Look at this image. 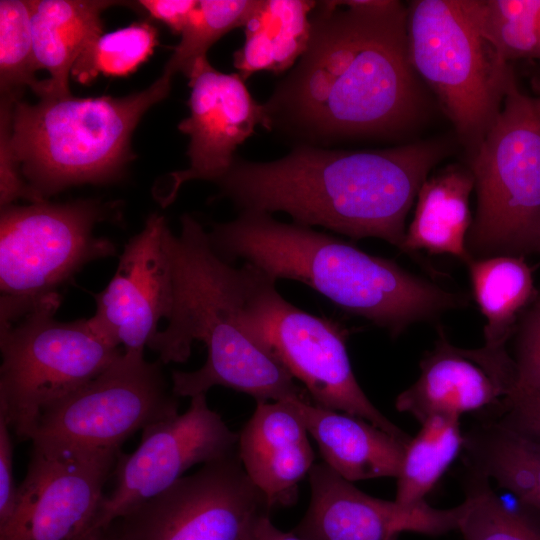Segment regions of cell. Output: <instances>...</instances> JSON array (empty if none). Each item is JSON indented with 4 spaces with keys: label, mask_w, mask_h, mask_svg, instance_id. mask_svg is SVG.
<instances>
[{
    "label": "cell",
    "mask_w": 540,
    "mask_h": 540,
    "mask_svg": "<svg viewBox=\"0 0 540 540\" xmlns=\"http://www.w3.org/2000/svg\"><path fill=\"white\" fill-rule=\"evenodd\" d=\"M317 2L308 47L264 103L273 126L311 140L394 137L421 120L425 95L409 59L407 6Z\"/></svg>",
    "instance_id": "1"
},
{
    "label": "cell",
    "mask_w": 540,
    "mask_h": 540,
    "mask_svg": "<svg viewBox=\"0 0 540 540\" xmlns=\"http://www.w3.org/2000/svg\"><path fill=\"white\" fill-rule=\"evenodd\" d=\"M448 150L441 140L361 151L301 145L275 161L236 158L215 183L240 212H285L303 226L379 238L401 250L407 214Z\"/></svg>",
    "instance_id": "2"
},
{
    "label": "cell",
    "mask_w": 540,
    "mask_h": 540,
    "mask_svg": "<svg viewBox=\"0 0 540 540\" xmlns=\"http://www.w3.org/2000/svg\"><path fill=\"white\" fill-rule=\"evenodd\" d=\"M216 254L238 259L275 279L301 282L336 306L398 337L432 322L468 298L412 274L393 260L368 254L335 236L272 214L242 211L208 232Z\"/></svg>",
    "instance_id": "3"
},
{
    "label": "cell",
    "mask_w": 540,
    "mask_h": 540,
    "mask_svg": "<svg viewBox=\"0 0 540 540\" xmlns=\"http://www.w3.org/2000/svg\"><path fill=\"white\" fill-rule=\"evenodd\" d=\"M164 246L173 272V305L166 328L148 347L163 364L185 362L195 341L207 349L201 368L172 371L174 395L192 398L223 386L256 401L307 398L306 389L238 328L235 316L241 294L240 268L216 254L202 225L184 214L179 235L166 228Z\"/></svg>",
    "instance_id": "4"
},
{
    "label": "cell",
    "mask_w": 540,
    "mask_h": 540,
    "mask_svg": "<svg viewBox=\"0 0 540 540\" xmlns=\"http://www.w3.org/2000/svg\"><path fill=\"white\" fill-rule=\"evenodd\" d=\"M161 75L125 97L40 98L1 105V156L42 197L83 183L115 180L131 159L130 140L144 113L168 95ZM19 169V168H18Z\"/></svg>",
    "instance_id": "5"
},
{
    "label": "cell",
    "mask_w": 540,
    "mask_h": 540,
    "mask_svg": "<svg viewBox=\"0 0 540 540\" xmlns=\"http://www.w3.org/2000/svg\"><path fill=\"white\" fill-rule=\"evenodd\" d=\"M407 10L412 68L471 157L501 110L511 67L485 38L472 0H415Z\"/></svg>",
    "instance_id": "6"
},
{
    "label": "cell",
    "mask_w": 540,
    "mask_h": 540,
    "mask_svg": "<svg viewBox=\"0 0 540 540\" xmlns=\"http://www.w3.org/2000/svg\"><path fill=\"white\" fill-rule=\"evenodd\" d=\"M469 168L477 196L471 256L540 253V96L521 92L512 79Z\"/></svg>",
    "instance_id": "7"
},
{
    "label": "cell",
    "mask_w": 540,
    "mask_h": 540,
    "mask_svg": "<svg viewBox=\"0 0 540 540\" xmlns=\"http://www.w3.org/2000/svg\"><path fill=\"white\" fill-rule=\"evenodd\" d=\"M240 268L235 321L246 338L301 381L315 405L361 417L409 443L410 436L370 402L357 382L346 348L348 332L284 299L277 281L255 266Z\"/></svg>",
    "instance_id": "8"
},
{
    "label": "cell",
    "mask_w": 540,
    "mask_h": 540,
    "mask_svg": "<svg viewBox=\"0 0 540 540\" xmlns=\"http://www.w3.org/2000/svg\"><path fill=\"white\" fill-rule=\"evenodd\" d=\"M58 292L10 324L0 325V416L31 440L42 411L105 371L123 350L92 319L61 322Z\"/></svg>",
    "instance_id": "9"
},
{
    "label": "cell",
    "mask_w": 540,
    "mask_h": 540,
    "mask_svg": "<svg viewBox=\"0 0 540 540\" xmlns=\"http://www.w3.org/2000/svg\"><path fill=\"white\" fill-rule=\"evenodd\" d=\"M107 213L94 200L1 209L0 325L13 323L58 292L87 263L116 253L113 242L93 234Z\"/></svg>",
    "instance_id": "10"
},
{
    "label": "cell",
    "mask_w": 540,
    "mask_h": 540,
    "mask_svg": "<svg viewBox=\"0 0 540 540\" xmlns=\"http://www.w3.org/2000/svg\"><path fill=\"white\" fill-rule=\"evenodd\" d=\"M162 364L123 351L93 380L42 411L33 446L121 450L137 431L177 416L178 397Z\"/></svg>",
    "instance_id": "11"
},
{
    "label": "cell",
    "mask_w": 540,
    "mask_h": 540,
    "mask_svg": "<svg viewBox=\"0 0 540 540\" xmlns=\"http://www.w3.org/2000/svg\"><path fill=\"white\" fill-rule=\"evenodd\" d=\"M268 511L236 451L205 463L120 518L134 540H246Z\"/></svg>",
    "instance_id": "12"
},
{
    "label": "cell",
    "mask_w": 540,
    "mask_h": 540,
    "mask_svg": "<svg viewBox=\"0 0 540 540\" xmlns=\"http://www.w3.org/2000/svg\"><path fill=\"white\" fill-rule=\"evenodd\" d=\"M120 452L33 446L0 540H87Z\"/></svg>",
    "instance_id": "13"
},
{
    "label": "cell",
    "mask_w": 540,
    "mask_h": 540,
    "mask_svg": "<svg viewBox=\"0 0 540 540\" xmlns=\"http://www.w3.org/2000/svg\"><path fill=\"white\" fill-rule=\"evenodd\" d=\"M238 439L209 408L205 393L192 397L184 413L146 427L134 452L119 453L114 488L105 495L87 540L167 490L193 465L236 451Z\"/></svg>",
    "instance_id": "14"
},
{
    "label": "cell",
    "mask_w": 540,
    "mask_h": 540,
    "mask_svg": "<svg viewBox=\"0 0 540 540\" xmlns=\"http://www.w3.org/2000/svg\"><path fill=\"white\" fill-rule=\"evenodd\" d=\"M188 79L189 116L178 129L190 137V165L169 174L167 193L160 198L163 206L173 202L185 182L219 180L236 159V148L257 126L272 130L264 104L252 97L238 73L220 72L204 56L196 61Z\"/></svg>",
    "instance_id": "15"
},
{
    "label": "cell",
    "mask_w": 540,
    "mask_h": 540,
    "mask_svg": "<svg viewBox=\"0 0 540 540\" xmlns=\"http://www.w3.org/2000/svg\"><path fill=\"white\" fill-rule=\"evenodd\" d=\"M166 220L157 213L124 247L116 271L94 295L93 323L116 346L127 353H143L160 331L161 319L172 310L174 282L164 246Z\"/></svg>",
    "instance_id": "16"
},
{
    "label": "cell",
    "mask_w": 540,
    "mask_h": 540,
    "mask_svg": "<svg viewBox=\"0 0 540 540\" xmlns=\"http://www.w3.org/2000/svg\"><path fill=\"white\" fill-rule=\"evenodd\" d=\"M308 509L292 532L304 540H397L403 531L437 536L458 529L463 503L436 509L402 506L357 489L325 463L309 471Z\"/></svg>",
    "instance_id": "17"
},
{
    "label": "cell",
    "mask_w": 540,
    "mask_h": 540,
    "mask_svg": "<svg viewBox=\"0 0 540 540\" xmlns=\"http://www.w3.org/2000/svg\"><path fill=\"white\" fill-rule=\"evenodd\" d=\"M432 351L420 362L419 378L400 393L396 409L420 423L434 415L460 418L464 413L498 406L504 395L501 383L503 358L492 362L490 351L452 345L438 327Z\"/></svg>",
    "instance_id": "18"
},
{
    "label": "cell",
    "mask_w": 540,
    "mask_h": 540,
    "mask_svg": "<svg viewBox=\"0 0 540 540\" xmlns=\"http://www.w3.org/2000/svg\"><path fill=\"white\" fill-rule=\"evenodd\" d=\"M256 403L238 433L237 448L246 474L271 511L296 502L298 483L315 464V453L308 430L289 401Z\"/></svg>",
    "instance_id": "19"
},
{
    "label": "cell",
    "mask_w": 540,
    "mask_h": 540,
    "mask_svg": "<svg viewBox=\"0 0 540 540\" xmlns=\"http://www.w3.org/2000/svg\"><path fill=\"white\" fill-rule=\"evenodd\" d=\"M318 444L324 463L353 482L396 477L408 443L367 420L342 411L289 400Z\"/></svg>",
    "instance_id": "20"
},
{
    "label": "cell",
    "mask_w": 540,
    "mask_h": 540,
    "mask_svg": "<svg viewBox=\"0 0 540 540\" xmlns=\"http://www.w3.org/2000/svg\"><path fill=\"white\" fill-rule=\"evenodd\" d=\"M475 181L469 166L448 165L424 181L416 208L406 229L401 251L424 249L430 254H448L467 264L473 257L467 248L472 223L470 194Z\"/></svg>",
    "instance_id": "21"
},
{
    "label": "cell",
    "mask_w": 540,
    "mask_h": 540,
    "mask_svg": "<svg viewBox=\"0 0 540 540\" xmlns=\"http://www.w3.org/2000/svg\"><path fill=\"white\" fill-rule=\"evenodd\" d=\"M117 3L107 0L29 1L34 56L38 69L50 74L49 96L71 94L69 77L75 62L102 35V12Z\"/></svg>",
    "instance_id": "22"
},
{
    "label": "cell",
    "mask_w": 540,
    "mask_h": 540,
    "mask_svg": "<svg viewBox=\"0 0 540 540\" xmlns=\"http://www.w3.org/2000/svg\"><path fill=\"white\" fill-rule=\"evenodd\" d=\"M316 5L308 0H255L243 25L244 43L233 56L243 80L259 71L281 73L301 58Z\"/></svg>",
    "instance_id": "23"
},
{
    "label": "cell",
    "mask_w": 540,
    "mask_h": 540,
    "mask_svg": "<svg viewBox=\"0 0 540 540\" xmlns=\"http://www.w3.org/2000/svg\"><path fill=\"white\" fill-rule=\"evenodd\" d=\"M463 447L474 474L495 479L540 511V443L493 421L470 430Z\"/></svg>",
    "instance_id": "24"
},
{
    "label": "cell",
    "mask_w": 540,
    "mask_h": 540,
    "mask_svg": "<svg viewBox=\"0 0 540 540\" xmlns=\"http://www.w3.org/2000/svg\"><path fill=\"white\" fill-rule=\"evenodd\" d=\"M472 294L486 319L485 346L505 348L521 309L535 289L530 267L522 256L472 258L467 264Z\"/></svg>",
    "instance_id": "25"
},
{
    "label": "cell",
    "mask_w": 540,
    "mask_h": 540,
    "mask_svg": "<svg viewBox=\"0 0 540 540\" xmlns=\"http://www.w3.org/2000/svg\"><path fill=\"white\" fill-rule=\"evenodd\" d=\"M421 425L419 433L406 446L397 476L395 501L402 506L425 502V496L464 446L457 417L434 415Z\"/></svg>",
    "instance_id": "26"
},
{
    "label": "cell",
    "mask_w": 540,
    "mask_h": 540,
    "mask_svg": "<svg viewBox=\"0 0 540 540\" xmlns=\"http://www.w3.org/2000/svg\"><path fill=\"white\" fill-rule=\"evenodd\" d=\"M479 26L505 63L540 61V0H472Z\"/></svg>",
    "instance_id": "27"
},
{
    "label": "cell",
    "mask_w": 540,
    "mask_h": 540,
    "mask_svg": "<svg viewBox=\"0 0 540 540\" xmlns=\"http://www.w3.org/2000/svg\"><path fill=\"white\" fill-rule=\"evenodd\" d=\"M38 70L31 32L29 1H0V84L2 99L19 100L26 86L40 98L50 94L48 79H37Z\"/></svg>",
    "instance_id": "28"
},
{
    "label": "cell",
    "mask_w": 540,
    "mask_h": 540,
    "mask_svg": "<svg viewBox=\"0 0 540 540\" xmlns=\"http://www.w3.org/2000/svg\"><path fill=\"white\" fill-rule=\"evenodd\" d=\"M255 0H200L191 11L179 43L164 66L163 75L186 77L208 49L230 30L243 27Z\"/></svg>",
    "instance_id": "29"
},
{
    "label": "cell",
    "mask_w": 540,
    "mask_h": 540,
    "mask_svg": "<svg viewBox=\"0 0 540 540\" xmlns=\"http://www.w3.org/2000/svg\"><path fill=\"white\" fill-rule=\"evenodd\" d=\"M157 44V29L148 22H136L102 34L80 55L71 76L82 84L99 74L126 76L147 60Z\"/></svg>",
    "instance_id": "30"
},
{
    "label": "cell",
    "mask_w": 540,
    "mask_h": 540,
    "mask_svg": "<svg viewBox=\"0 0 540 540\" xmlns=\"http://www.w3.org/2000/svg\"><path fill=\"white\" fill-rule=\"evenodd\" d=\"M458 530L464 540H540V527L506 507L489 479L472 473Z\"/></svg>",
    "instance_id": "31"
},
{
    "label": "cell",
    "mask_w": 540,
    "mask_h": 540,
    "mask_svg": "<svg viewBox=\"0 0 540 540\" xmlns=\"http://www.w3.org/2000/svg\"><path fill=\"white\" fill-rule=\"evenodd\" d=\"M498 406L497 422L540 443V393L518 382L516 371Z\"/></svg>",
    "instance_id": "32"
},
{
    "label": "cell",
    "mask_w": 540,
    "mask_h": 540,
    "mask_svg": "<svg viewBox=\"0 0 540 540\" xmlns=\"http://www.w3.org/2000/svg\"><path fill=\"white\" fill-rule=\"evenodd\" d=\"M7 421L0 416V529L13 516L18 487L13 475V445Z\"/></svg>",
    "instance_id": "33"
},
{
    "label": "cell",
    "mask_w": 540,
    "mask_h": 540,
    "mask_svg": "<svg viewBox=\"0 0 540 540\" xmlns=\"http://www.w3.org/2000/svg\"><path fill=\"white\" fill-rule=\"evenodd\" d=\"M196 0H140L151 17L165 23L174 33L180 34L189 14L196 7Z\"/></svg>",
    "instance_id": "34"
},
{
    "label": "cell",
    "mask_w": 540,
    "mask_h": 540,
    "mask_svg": "<svg viewBox=\"0 0 540 540\" xmlns=\"http://www.w3.org/2000/svg\"><path fill=\"white\" fill-rule=\"evenodd\" d=\"M513 361L517 381L540 393V350L516 352Z\"/></svg>",
    "instance_id": "35"
},
{
    "label": "cell",
    "mask_w": 540,
    "mask_h": 540,
    "mask_svg": "<svg viewBox=\"0 0 540 540\" xmlns=\"http://www.w3.org/2000/svg\"><path fill=\"white\" fill-rule=\"evenodd\" d=\"M268 511H262L253 519L246 540H304L291 532H283L270 520Z\"/></svg>",
    "instance_id": "36"
},
{
    "label": "cell",
    "mask_w": 540,
    "mask_h": 540,
    "mask_svg": "<svg viewBox=\"0 0 540 540\" xmlns=\"http://www.w3.org/2000/svg\"><path fill=\"white\" fill-rule=\"evenodd\" d=\"M93 540H134L123 522L118 519Z\"/></svg>",
    "instance_id": "37"
}]
</instances>
